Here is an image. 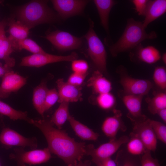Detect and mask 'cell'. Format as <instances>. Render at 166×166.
<instances>
[{
	"label": "cell",
	"instance_id": "40",
	"mask_svg": "<svg viewBox=\"0 0 166 166\" xmlns=\"http://www.w3.org/2000/svg\"><path fill=\"white\" fill-rule=\"evenodd\" d=\"M11 70L10 68L5 65H3L0 63V77H2L6 73Z\"/></svg>",
	"mask_w": 166,
	"mask_h": 166
},
{
	"label": "cell",
	"instance_id": "14",
	"mask_svg": "<svg viewBox=\"0 0 166 166\" xmlns=\"http://www.w3.org/2000/svg\"><path fill=\"white\" fill-rule=\"evenodd\" d=\"M144 96L125 94L122 99L128 112V117L133 123L143 121L146 117L141 111V105Z\"/></svg>",
	"mask_w": 166,
	"mask_h": 166
},
{
	"label": "cell",
	"instance_id": "2",
	"mask_svg": "<svg viewBox=\"0 0 166 166\" xmlns=\"http://www.w3.org/2000/svg\"><path fill=\"white\" fill-rule=\"evenodd\" d=\"M145 29L142 22L136 21L133 18L128 19L121 36L116 43L110 47L109 50L112 55L116 57L120 53L137 47L145 39H152L157 37L155 31L147 33Z\"/></svg>",
	"mask_w": 166,
	"mask_h": 166
},
{
	"label": "cell",
	"instance_id": "17",
	"mask_svg": "<svg viewBox=\"0 0 166 166\" xmlns=\"http://www.w3.org/2000/svg\"><path fill=\"white\" fill-rule=\"evenodd\" d=\"M166 11V0H148L144 16V19L142 22L145 28L148 25L163 14Z\"/></svg>",
	"mask_w": 166,
	"mask_h": 166
},
{
	"label": "cell",
	"instance_id": "38",
	"mask_svg": "<svg viewBox=\"0 0 166 166\" xmlns=\"http://www.w3.org/2000/svg\"><path fill=\"white\" fill-rule=\"evenodd\" d=\"M7 24V22L5 20L0 21V46L6 37L5 29Z\"/></svg>",
	"mask_w": 166,
	"mask_h": 166
},
{
	"label": "cell",
	"instance_id": "41",
	"mask_svg": "<svg viewBox=\"0 0 166 166\" xmlns=\"http://www.w3.org/2000/svg\"><path fill=\"white\" fill-rule=\"evenodd\" d=\"M156 114H158L163 121L165 124L166 123V108L159 110Z\"/></svg>",
	"mask_w": 166,
	"mask_h": 166
},
{
	"label": "cell",
	"instance_id": "46",
	"mask_svg": "<svg viewBox=\"0 0 166 166\" xmlns=\"http://www.w3.org/2000/svg\"><path fill=\"white\" fill-rule=\"evenodd\" d=\"M2 1L0 0V4H2Z\"/></svg>",
	"mask_w": 166,
	"mask_h": 166
},
{
	"label": "cell",
	"instance_id": "6",
	"mask_svg": "<svg viewBox=\"0 0 166 166\" xmlns=\"http://www.w3.org/2000/svg\"><path fill=\"white\" fill-rule=\"evenodd\" d=\"M129 138L123 136L118 139H111L108 142L102 144L95 148L93 145H89L87 155H90L92 161L97 166L103 160L114 154L123 144L126 143Z\"/></svg>",
	"mask_w": 166,
	"mask_h": 166
},
{
	"label": "cell",
	"instance_id": "10",
	"mask_svg": "<svg viewBox=\"0 0 166 166\" xmlns=\"http://www.w3.org/2000/svg\"><path fill=\"white\" fill-rule=\"evenodd\" d=\"M120 82L125 94L144 96L153 86L152 82L148 80L135 78L125 74L121 75Z\"/></svg>",
	"mask_w": 166,
	"mask_h": 166
},
{
	"label": "cell",
	"instance_id": "9",
	"mask_svg": "<svg viewBox=\"0 0 166 166\" xmlns=\"http://www.w3.org/2000/svg\"><path fill=\"white\" fill-rule=\"evenodd\" d=\"M0 142L6 146L28 147L32 150L36 149L38 146V140L36 137H26L9 128H4L2 131Z\"/></svg>",
	"mask_w": 166,
	"mask_h": 166
},
{
	"label": "cell",
	"instance_id": "22",
	"mask_svg": "<svg viewBox=\"0 0 166 166\" xmlns=\"http://www.w3.org/2000/svg\"><path fill=\"white\" fill-rule=\"evenodd\" d=\"M9 29L7 32L10 38L15 40H21L27 38L30 29L14 17L8 19Z\"/></svg>",
	"mask_w": 166,
	"mask_h": 166
},
{
	"label": "cell",
	"instance_id": "8",
	"mask_svg": "<svg viewBox=\"0 0 166 166\" xmlns=\"http://www.w3.org/2000/svg\"><path fill=\"white\" fill-rule=\"evenodd\" d=\"M77 55L75 52L66 56L45 53L33 54L23 57L20 64L21 66L39 67L48 64L58 62L71 61L76 59Z\"/></svg>",
	"mask_w": 166,
	"mask_h": 166
},
{
	"label": "cell",
	"instance_id": "27",
	"mask_svg": "<svg viewBox=\"0 0 166 166\" xmlns=\"http://www.w3.org/2000/svg\"><path fill=\"white\" fill-rule=\"evenodd\" d=\"M14 51L11 40L6 37L0 46V59L3 60L5 65L10 68L13 67L15 63V59L10 57Z\"/></svg>",
	"mask_w": 166,
	"mask_h": 166
},
{
	"label": "cell",
	"instance_id": "37",
	"mask_svg": "<svg viewBox=\"0 0 166 166\" xmlns=\"http://www.w3.org/2000/svg\"><path fill=\"white\" fill-rule=\"evenodd\" d=\"M148 0H133L131 2L134 4L135 9L139 15L144 16Z\"/></svg>",
	"mask_w": 166,
	"mask_h": 166
},
{
	"label": "cell",
	"instance_id": "26",
	"mask_svg": "<svg viewBox=\"0 0 166 166\" xmlns=\"http://www.w3.org/2000/svg\"><path fill=\"white\" fill-rule=\"evenodd\" d=\"M52 115L51 120L57 128L61 129L70 115L69 112V103L62 102Z\"/></svg>",
	"mask_w": 166,
	"mask_h": 166
},
{
	"label": "cell",
	"instance_id": "23",
	"mask_svg": "<svg viewBox=\"0 0 166 166\" xmlns=\"http://www.w3.org/2000/svg\"><path fill=\"white\" fill-rule=\"evenodd\" d=\"M137 54L141 61L148 64H152L159 61L161 58L159 51L152 46L144 47L140 44L137 47Z\"/></svg>",
	"mask_w": 166,
	"mask_h": 166
},
{
	"label": "cell",
	"instance_id": "21",
	"mask_svg": "<svg viewBox=\"0 0 166 166\" xmlns=\"http://www.w3.org/2000/svg\"><path fill=\"white\" fill-rule=\"evenodd\" d=\"M93 2L97 9L101 24L109 33V14L111 9L116 4V2L112 0H94Z\"/></svg>",
	"mask_w": 166,
	"mask_h": 166
},
{
	"label": "cell",
	"instance_id": "3",
	"mask_svg": "<svg viewBox=\"0 0 166 166\" xmlns=\"http://www.w3.org/2000/svg\"><path fill=\"white\" fill-rule=\"evenodd\" d=\"M18 20L30 29L37 25L55 21L57 16L47 1L33 0L20 7L16 12Z\"/></svg>",
	"mask_w": 166,
	"mask_h": 166
},
{
	"label": "cell",
	"instance_id": "47",
	"mask_svg": "<svg viewBox=\"0 0 166 166\" xmlns=\"http://www.w3.org/2000/svg\"><path fill=\"white\" fill-rule=\"evenodd\" d=\"M0 166H1V164H0Z\"/></svg>",
	"mask_w": 166,
	"mask_h": 166
},
{
	"label": "cell",
	"instance_id": "43",
	"mask_svg": "<svg viewBox=\"0 0 166 166\" xmlns=\"http://www.w3.org/2000/svg\"><path fill=\"white\" fill-rule=\"evenodd\" d=\"M122 166H138V165L134 160L131 159H127L125 160Z\"/></svg>",
	"mask_w": 166,
	"mask_h": 166
},
{
	"label": "cell",
	"instance_id": "5",
	"mask_svg": "<svg viewBox=\"0 0 166 166\" xmlns=\"http://www.w3.org/2000/svg\"><path fill=\"white\" fill-rule=\"evenodd\" d=\"M14 151L10 157L15 161L18 165L40 164L48 162L51 157V153L47 148L26 151L23 148L18 147L14 148Z\"/></svg>",
	"mask_w": 166,
	"mask_h": 166
},
{
	"label": "cell",
	"instance_id": "24",
	"mask_svg": "<svg viewBox=\"0 0 166 166\" xmlns=\"http://www.w3.org/2000/svg\"><path fill=\"white\" fill-rule=\"evenodd\" d=\"M8 37L11 40L15 50L20 51L24 49L33 54L46 53L36 42L31 39L26 38L21 40H15Z\"/></svg>",
	"mask_w": 166,
	"mask_h": 166
},
{
	"label": "cell",
	"instance_id": "7",
	"mask_svg": "<svg viewBox=\"0 0 166 166\" xmlns=\"http://www.w3.org/2000/svg\"><path fill=\"white\" fill-rule=\"evenodd\" d=\"M45 38L57 49L66 51L80 48L82 39L65 31L57 30L47 34Z\"/></svg>",
	"mask_w": 166,
	"mask_h": 166
},
{
	"label": "cell",
	"instance_id": "34",
	"mask_svg": "<svg viewBox=\"0 0 166 166\" xmlns=\"http://www.w3.org/2000/svg\"><path fill=\"white\" fill-rule=\"evenodd\" d=\"M71 68L73 73L85 74H87L89 65L85 60L75 59L72 61Z\"/></svg>",
	"mask_w": 166,
	"mask_h": 166
},
{
	"label": "cell",
	"instance_id": "25",
	"mask_svg": "<svg viewBox=\"0 0 166 166\" xmlns=\"http://www.w3.org/2000/svg\"><path fill=\"white\" fill-rule=\"evenodd\" d=\"M0 114L6 116L13 120H22L29 123L32 119L28 116L26 112L15 109L1 101H0Z\"/></svg>",
	"mask_w": 166,
	"mask_h": 166
},
{
	"label": "cell",
	"instance_id": "31",
	"mask_svg": "<svg viewBox=\"0 0 166 166\" xmlns=\"http://www.w3.org/2000/svg\"><path fill=\"white\" fill-rule=\"evenodd\" d=\"M153 79L156 85L162 90L166 88V69L164 67L158 66L154 69Z\"/></svg>",
	"mask_w": 166,
	"mask_h": 166
},
{
	"label": "cell",
	"instance_id": "29",
	"mask_svg": "<svg viewBox=\"0 0 166 166\" xmlns=\"http://www.w3.org/2000/svg\"><path fill=\"white\" fill-rule=\"evenodd\" d=\"M131 138L127 143V150L128 152L133 155H142L147 150L144 144L135 134H130Z\"/></svg>",
	"mask_w": 166,
	"mask_h": 166
},
{
	"label": "cell",
	"instance_id": "44",
	"mask_svg": "<svg viewBox=\"0 0 166 166\" xmlns=\"http://www.w3.org/2000/svg\"><path fill=\"white\" fill-rule=\"evenodd\" d=\"M162 60L164 63V64H166V53H164L162 55Z\"/></svg>",
	"mask_w": 166,
	"mask_h": 166
},
{
	"label": "cell",
	"instance_id": "19",
	"mask_svg": "<svg viewBox=\"0 0 166 166\" xmlns=\"http://www.w3.org/2000/svg\"><path fill=\"white\" fill-rule=\"evenodd\" d=\"M68 120L76 134L84 140H96L99 134L92 129L76 120L70 115Z\"/></svg>",
	"mask_w": 166,
	"mask_h": 166
},
{
	"label": "cell",
	"instance_id": "35",
	"mask_svg": "<svg viewBox=\"0 0 166 166\" xmlns=\"http://www.w3.org/2000/svg\"><path fill=\"white\" fill-rule=\"evenodd\" d=\"M141 166H161L158 160L152 156L151 151L146 150L142 155Z\"/></svg>",
	"mask_w": 166,
	"mask_h": 166
},
{
	"label": "cell",
	"instance_id": "1",
	"mask_svg": "<svg viewBox=\"0 0 166 166\" xmlns=\"http://www.w3.org/2000/svg\"><path fill=\"white\" fill-rule=\"evenodd\" d=\"M30 123L42 132L51 153L56 155L68 166L77 163L86 155L89 145L76 142L65 131L55 128L51 119H32Z\"/></svg>",
	"mask_w": 166,
	"mask_h": 166
},
{
	"label": "cell",
	"instance_id": "45",
	"mask_svg": "<svg viewBox=\"0 0 166 166\" xmlns=\"http://www.w3.org/2000/svg\"><path fill=\"white\" fill-rule=\"evenodd\" d=\"M18 166H26L25 165H18Z\"/></svg>",
	"mask_w": 166,
	"mask_h": 166
},
{
	"label": "cell",
	"instance_id": "18",
	"mask_svg": "<svg viewBox=\"0 0 166 166\" xmlns=\"http://www.w3.org/2000/svg\"><path fill=\"white\" fill-rule=\"evenodd\" d=\"M87 85L91 88L93 93L97 95L110 92L112 89L110 81L98 70L93 73L87 81Z\"/></svg>",
	"mask_w": 166,
	"mask_h": 166
},
{
	"label": "cell",
	"instance_id": "15",
	"mask_svg": "<svg viewBox=\"0 0 166 166\" xmlns=\"http://www.w3.org/2000/svg\"><path fill=\"white\" fill-rule=\"evenodd\" d=\"M59 99L58 102L69 103L76 102L82 99L81 87L73 85L63 79H59L56 81Z\"/></svg>",
	"mask_w": 166,
	"mask_h": 166
},
{
	"label": "cell",
	"instance_id": "13",
	"mask_svg": "<svg viewBox=\"0 0 166 166\" xmlns=\"http://www.w3.org/2000/svg\"><path fill=\"white\" fill-rule=\"evenodd\" d=\"M0 85V98H7L11 93L18 91L26 83L27 79L14 72H8L2 77Z\"/></svg>",
	"mask_w": 166,
	"mask_h": 166
},
{
	"label": "cell",
	"instance_id": "16",
	"mask_svg": "<svg viewBox=\"0 0 166 166\" xmlns=\"http://www.w3.org/2000/svg\"><path fill=\"white\" fill-rule=\"evenodd\" d=\"M113 116L106 117L101 125V130L107 137L110 139L116 138V136L119 130L123 132L126 130V127L121 118V111L114 109Z\"/></svg>",
	"mask_w": 166,
	"mask_h": 166
},
{
	"label": "cell",
	"instance_id": "30",
	"mask_svg": "<svg viewBox=\"0 0 166 166\" xmlns=\"http://www.w3.org/2000/svg\"><path fill=\"white\" fill-rule=\"evenodd\" d=\"M96 101L98 106L105 110L113 109L116 103L115 97L110 92L98 95Z\"/></svg>",
	"mask_w": 166,
	"mask_h": 166
},
{
	"label": "cell",
	"instance_id": "20",
	"mask_svg": "<svg viewBox=\"0 0 166 166\" xmlns=\"http://www.w3.org/2000/svg\"><path fill=\"white\" fill-rule=\"evenodd\" d=\"M46 82L42 81L33 90L32 101L33 105L38 112L43 117L45 112V102L49 90Z\"/></svg>",
	"mask_w": 166,
	"mask_h": 166
},
{
	"label": "cell",
	"instance_id": "12",
	"mask_svg": "<svg viewBox=\"0 0 166 166\" xmlns=\"http://www.w3.org/2000/svg\"><path fill=\"white\" fill-rule=\"evenodd\" d=\"M132 132L136 134L144 144L146 149L155 152L157 145V139L150 124V119L133 123Z\"/></svg>",
	"mask_w": 166,
	"mask_h": 166
},
{
	"label": "cell",
	"instance_id": "32",
	"mask_svg": "<svg viewBox=\"0 0 166 166\" xmlns=\"http://www.w3.org/2000/svg\"><path fill=\"white\" fill-rule=\"evenodd\" d=\"M150 124L157 139L166 143V126L161 122L150 120Z\"/></svg>",
	"mask_w": 166,
	"mask_h": 166
},
{
	"label": "cell",
	"instance_id": "28",
	"mask_svg": "<svg viewBox=\"0 0 166 166\" xmlns=\"http://www.w3.org/2000/svg\"><path fill=\"white\" fill-rule=\"evenodd\" d=\"M148 109L152 114H156L159 110L166 108V93L160 92L147 100Z\"/></svg>",
	"mask_w": 166,
	"mask_h": 166
},
{
	"label": "cell",
	"instance_id": "4",
	"mask_svg": "<svg viewBox=\"0 0 166 166\" xmlns=\"http://www.w3.org/2000/svg\"><path fill=\"white\" fill-rule=\"evenodd\" d=\"M87 33L83 36L88 44V53L93 64L102 73L107 71V53L104 44L93 29V23H91Z\"/></svg>",
	"mask_w": 166,
	"mask_h": 166
},
{
	"label": "cell",
	"instance_id": "36",
	"mask_svg": "<svg viewBox=\"0 0 166 166\" xmlns=\"http://www.w3.org/2000/svg\"><path fill=\"white\" fill-rule=\"evenodd\" d=\"M87 75V74H82L73 72L69 77L67 82L73 85L81 86Z\"/></svg>",
	"mask_w": 166,
	"mask_h": 166
},
{
	"label": "cell",
	"instance_id": "42",
	"mask_svg": "<svg viewBox=\"0 0 166 166\" xmlns=\"http://www.w3.org/2000/svg\"><path fill=\"white\" fill-rule=\"evenodd\" d=\"M91 162L90 161L87 160L84 161L80 160L77 163L68 166H90Z\"/></svg>",
	"mask_w": 166,
	"mask_h": 166
},
{
	"label": "cell",
	"instance_id": "33",
	"mask_svg": "<svg viewBox=\"0 0 166 166\" xmlns=\"http://www.w3.org/2000/svg\"><path fill=\"white\" fill-rule=\"evenodd\" d=\"M59 99L57 91L55 89H49L47 93L45 102V112L52 107Z\"/></svg>",
	"mask_w": 166,
	"mask_h": 166
},
{
	"label": "cell",
	"instance_id": "11",
	"mask_svg": "<svg viewBox=\"0 0 166 166\" xmlns=\"http://www.w3.org/2000/svg\"><path fill=\"white\" fill-rule=\"evenodd\" d=\"M51 2L59 15L63 19L81 14L89 2L83 0H53Z\"/></svg>",
	"mask_w": 166,
	"mask_h": 166
},
{
	"label": "cell",
	"instance_id": "39",
	"mask_svg": "<svg viewBox=\"0 0 166 166\" xmlns=\"http://www.w3.org/2000/svg\"><path fill=\"white\" fill-rule=\"evenodd\" d=\"M97 166H117V164L115 161L109 158L102 161Z\"/></svg>",
	"mask_w": 166,
	"mask_h": 166
}]
</instances>
